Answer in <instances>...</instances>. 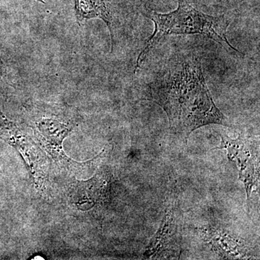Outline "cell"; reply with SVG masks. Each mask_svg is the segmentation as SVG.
<instances>
[{
    "label": "cell",
    "instance_id": "cell-8",
    "mask_svg": "<svg viewBox=\"0 0 260 260\" xmlns=\"http://www.w3.org/2000/svg\"><path fill=\"white\" fill-rule=\"evenodd\" d=\"M3 72H4V64L0 59V75H3Z\"/></svg>",
    "mask_w": 260,
    "mask_h": 260
},
{
    "label": "cell",
    "instance_id": "cell-4",
    "mask_svg": "<svg viewBox=\"0 0 260 260\" xmlns=\"http://www.w3.org/2000/svg\"><path fill=\"white\" fill-rule=\"evenodd\" d=\"M178 229L177 212L175 206L170 205L166 211L158 232L147 246L144 255L147 258L156 257L170 249L171 246L177 243Z\"/></svg>",
    "mask_w": 260,
    "mask_h": 260
},
{
    "label": "cell",
    "instance_id": "cell-6",
    "mask_svg": "<svg viewBox=\"0 0 260 260\" xmlns=\"http://www.w3.org/2000/svg\"><path fill=\"white\" fill-rule=\"evenodd\" d=\"M213 236H210L212 244L215 249L221 251L227 256L236 258L246 255V247L242 243L236 240L229 235H223L218 232L213 233Z\"/></svg>",
    "mask_w": 260,
    "mask_h": 260
},
{
    "label": "cell",
    "instance_id": "cell-7",
    "mask_svg": "<svg viewBox=\"0 0 260 260\" xmlns=\"http://www.w3.org/2000/svg\"><path fill=\"white\" fill-rule=\"evenodd\" d=\"M38 127L47 139L51 141H61L70 131L66 124L53 119H44L38 123Z\"/></svg>",
    "mask_w": 260,
    "mask_h": 260
},
{
    "label": "cell",
    "instance_id": "cell-3",
    "mask_svg": "<svg viewBox=\"0 0 260 260\" xmlns=\"http://www.w3.org/2000/svg\"><path fill=\"white\" fill-rule=\"evenodd\" d=\"M220 137V145L215 148L227 150L229 160L234 162L239 169V179L244 183L249 200L259 176V151L256 144L240 135L234 140L222 135Z\"/></svg>",
    "mask_w": 260,
    "mask_h": 260
},
{
    "label": "cell",
    "instance_id": "cell-5",
    "mask_svg": "<svg viewBox=\"0 0 260 260\" xmlns=\"http://www.w3.org/2000/svg\"><path fill=\"white\" fill-rule=\"evenodd\" d=\"M75 14L78 23L89 19L99 18L107 24L112 39L113 49V15L109 0H75Z\"/></svg>",
    "mask_w": 260,
    "mask_h": 260
},
{
    "label": "cell",
    "instance_id": "cell-2",
    "mask_svg": "<svg viewBox=\"0 0 260 260\" xmlns=\"http://www.w3.org/2000/svg\"><path fill=\"white\" fill-rule=\"evenodd\" d=\"M145 15L153 22L155 29L138 56L135 73L144 62L150 49L158 44L162 38L169 35L200 34L224 47L240 52L228 40L229 22L226 18L205 14L186 0H178V8L170 13H158L148 8Z\"/></svg>",
    "mask_w": 260,
    "mask_h": 260
},
{
    "label": "cell",
    "instance_id": "cell-1",
    "mask_svg": "<svg viewBox=\"0 0 260 260\" xmlns=\"http://www.w3.org/2000/svg\"><path fill=\"white\" fill-rule=\"evenodd\" d=\"M149 93L148 101L164 109L172 133L184 141L202 126H230L213 102L196 56H176L168 61L149 85Z\"/></svg>",
    "mask_w": 260,
    "mask_h": 260
}]
</instances>
